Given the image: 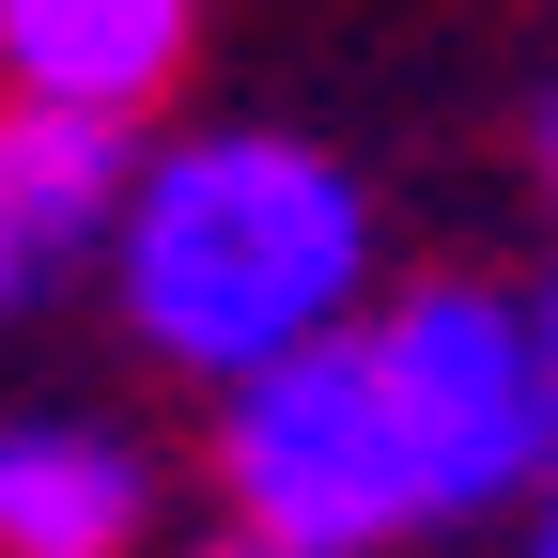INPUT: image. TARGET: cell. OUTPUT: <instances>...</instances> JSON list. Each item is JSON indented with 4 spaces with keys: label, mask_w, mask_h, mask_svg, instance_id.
I'll use <instances>...</instances> for the list:
<instances>
[{
    "label": "cell",
    "mask_w": 558,
    "mask_h": 558,
    "mask_svg": "<svg viewBox=\"0 0 558 558\" xmlns=\"http://www.w3.org/2000/svg\"><path fill=\"white\" fill-rule=\"evenodd\" d=\"M388 233L373 186L295 124H171L140 156V202L109 233V326L156 373H186L202 403H233L264 373H295L311 341L388 311Z\"/></svg>",
    "instance_id": "obj_1"
},
{
    "label": "cell",
    "mask_w": 558,
    "mask_h": 558,
    "mask_svg": "<svg viewBox=\"0 0 558 558\" xmlns=\"http://www.w3.org/2000/svg\"><path fill=\"white\" fill-rule=\"evenodd\" d=\"M202 481H218V527H248L279 558H388V543L465 527L388 326H341L295 373L202 403Z\"/></svg>",
    "instance_id": "obj_2"
},
{
    "label": "cell",
    "mask_w": 558,
    "mask_h": 558,
    "mask_svg": "<svg viewBox=\"0 0 558 558\" xmlns=\"http://www.w3.org/2000/svg\"><path fill=\"white\" fill-rule=\"evenodd\" d=\"M0 558H171L156 450L94 403H16L0 418Z\"/></svg>",
    "instance_id": "obj_3"
},
{
    "label": "cell",
    "mask_w": 558,
    "mask_h": 558,
    "mask_svg": "<svg viewBox=\"0 0 558 558\" xmlns=\"http://www.w3.org/2000/svg\"><path fill=\"white\" fill-rule=\"evenodd\" d=\"M140 156H156V140L109 124V109L0 94V264L32 279V295H47V279H78V264H109L124 202H140Z\"/></svg>",
    "instance_id": "obj_4"
},
{
    "label": "cell",
    "mask_w": 558,
    "mask_h": 558,
    "mask_svg": "<svg viewBox=\"0 0 558 558\" xmlns=\"http://www.w3.org/2000/svg\"><path fill=\"white\" fill-rule=\"evenodd\" d=\"M202 62V0H0V94L47 109H171V78Z\"/></svg>",
    "instance_id": "obj_5"
},
{
    "label": "cell",
    "mask_w": 558,
    "mask_h": 558,
    "mask_svg": "<svg viewBox=\"0 0 558 558\" xmlns=\"http://www.w3.org/2000/svg\"><path fill=\"white\" fill-rule=\"evenodd\" d=\"M527 341H543V373H558V264H527Z\"/></svg>",
    "instance_id": "obj_6"
},
{
    "label": "cell",
    "mask_w": 558,
    "mask_h": 558,
    "mask_svg": "<svg viewBox=\"0 0 558 558\" xmlns=\"http://www.w3.org/2000/svg\"><path fill=\"white\" fill-rule=\"evenodd\" d=\"M527 171H543V218H558V94H543V124H527Z\"/></svg>",
    "instance_id": "obj_7"
},
{
    "label": "cell",
    "mask_w": 558,
    "mask_h": 558,
    "mask_svg": "<svg viewBox=\"0 0 558 558\" xmlns=\"http://www.w3.org/2000/svg\"><path fill=\"white\" fill-rule=\"evenodd\" d=\"M171 558H279V543H248V527H202V543H171Z\"/></svg>",
    "instance_id": "obj_8"
},
{
    "label": "cell",
    "mask_w": 558,
    "mask_h": 558,
    "mask_svg": "<svg viewBox=\"0 0 558 558\" xmlns=\"http://www.w3.org/2000/svg\"><path fill=\"white\" fill-rule=\"evenodd\" d=\"M512 558H558V481H543V512L512 527Z\"/></svg>",
    "instance_id": "obj_9"
},
{
    "label": "cell",
    "mask_w": 558,
    "mask_h": 558,
    "mask_svg": "<svg viewBox=\"0 0 558 558\" xmlns=\"http://www.w3.org/2000/svg\"><path fill=\"white\" fill-rule=\"evenodd\" d=\"M0 311H32V279H16V264H0Z\"/></svg>",
    "instance_id": "obj_10"
}]
</instances>
